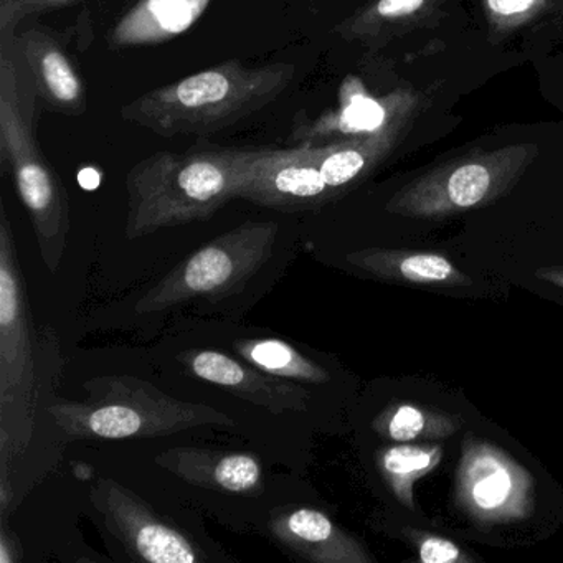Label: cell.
Returning <instances> with one entry per match:
<instances>
[{"instance_id":"1","label":"cell","mask_w":563,"mask_h":563,"mask_svg":"<svg viewBox=\"0 0 563 563\" xmlns=\"http://www.w3.org/2000/svg\"><path fill=\"white\" fill-rule=\"evenodd\" d=\"M295 77L288 62L227 60L141 95L120 114L161 137L209 136L275 103Z\"/></svg>"},{"instance_id":"2","label":"cell","mask_w":563,"mask_h":563,"mask_svg":"<svg viewBox=\"0 0 563 563\" xmlns=\"http://www.w3.org/2000/svg\"><path fill=\"white\" fill-rule=\"evenodd\" d=\"M252 150H209L176 154L161 151L131 167L126 176V239L203 222L230 200Z\"/></svg>"},{"instance_id":"3","label":"cell","mask_w":563,"mask_h":563,"mask_svg":"<svg viewBox=\"0 0 563 563\" xmlns=\"http://www.w3.org/2000/svg\"><path fill=\"white\" fill-rule=\"evenodd\" d=\"M85 390V400L57 398L48 407L52 421L68 441L166 437L206 424H235L209 405L179 400L128 375L95 378Z\"/></svg>"},{"instance_id":"4","label":"cell","mask_w":563,"mask_h":563,"mask_svg":"<svg viewBox=\"0 0 563 563\" xmlns=\"http://www.w3.org/2000/svg\"><path fill=\"white\" fill-rule=\"evenodd\" d=\"M34 107L24 98L18 65L8 44L0 45V164L11 174L31 217L42 260L57 273L70 235V202L60 177L45 159L34 131Z\"/></svg>"},{"instance_id":"5","label":"cell","mask_w":563,"mask_h":563,"mask_svg":"<svg viewBox=\"0 0 563 563\" xmlns=\"http://www.w3.org/2000/svg\"><path fill=\"white\" fill-rule=\"evenodd\" d=\"M41 398V341L19 266L14 230L0 203V460L21 456Z\"/></svg>"},{"instance_id":"6","label":"cell","mask_w":563,"mask_h":563,"mask_svg":"<svg viewBox=\"0 0 563 563\" xmlns=\"http://www.w3.org/2000/svg\"><path fill=\"white\" fill-rule=\"evenodd\" d=\"M278 235V223L253 220L222 233L167 273L140 299L136 311L163 312L192 299L240 291L272 258Z\"/></svg>"},{"instance_id":"7","label":"cell","mask_w":563,"mask_h":563,"mask_svg":"<svg viewBox=\"0 0 563 563\" xmlns=\"http://www.w3.org/2000/svg\"><path fill=\"white\" fill-rule=\"evenodd\" d=\"M454 504L479 529L519 522L533 512L536 479L503 448L467 434L454 476Z\"/></svg>"},{"instance_id":"8","label":"cell","mask_w":563,"mask_h":563,"mask_svg":"<svg viewBox=\"0 0 563 563\" xmlns=\"http://www.w3.org/2000/svg\"><path fill=\"white\" fill-rule=\"evenodd\" d=\"M325 147L301 144L288 150H252L239 199L283 212L318 209L335 194L321 173Z\"/></svg>"},{"instance_id":"9","label":"cell","mask_w":563,"mask_h":563,"mask_svg":"<svg viewBox=\"0 0 563 563\" xmlns=\"http://www.w3.org/2000/svg\"><path fill=\"white\" fill-rule=\"evenodd\" d=\"M91 500L104 526L141 562L196 563L206 556L189 536L157 517L153 507L117 481L100 479Z\"/></svg>"},{"instance_id":"10","label":"cell","mask_w":563,"mask_h":563,"mask_svg":"<svg viewBox=\"0 0 563 563\" xmlns=\"http://www.w3.org/2000/svg\"><path fill=\"white\" fill-rule=\"evenodd\" d=\"M5 44L11 47L19 70H24L31 93L42 101L45 110L65 117L87 113L88 97L84 78L54 35L34 29L14 35Z\"/></svg>"},{"instance_id":"11","label":"cell","mask_w":563,"mask_h":563,"mask_svg":"<svg viewBox=\"0 0 563 563\" xmlns=\"http://www.w3.org/2000/svg\"><path fill=\"white\" fill-rule=\"evenodd\" d=\"M187 367L200 380L225 388L275 415L308 410L311 395L298 382L243 364L219 351H196L186 357Z\"/></svg>"},{"instance_id":"12","label":"cell","mask_w":563,"mask_h":563,"mask_svg":"<svg viewBox=\"0 0 563 563\" xmlns=\"http://www.w3.org/2000/svg\"><path fill=\"white\" fill-rule=\"evenodd\" d=\"M275 539L312 563H372L374 556L351 533L312 507H292L269 522Z\"/></svg>"},{"instance_id":"13","label":"cell","mask_w":563,"mask_h":563,"mask_svg":"<svg viewBox=\"0 0 563 563\" xmlns=\"http://www.w3.org/2000/svg\"><path fill=\"white\" fill-rule=\"evenodd\" d=\"M156 463L186 483L222 493H253L262 486L263 467L258 457L235 451L173 448Z\"/></svg>"},{"instance_id":"14","label":"cell","mask_w":563,"mask_h":563,"mask_svg":"<svg viewBox=\"0 0 563 563\" xmlns=\"http://www.w3.org/2000/svg\"><path fill=\"white\" fill-rule=\"evenodd\" d=\"M212 0H137L110 35L113 48L164 44L186 34L200 21Z\"/></svg>"},{"instance_id":"15","label":"cell","mask_w":563,"mask_h":563,"mask_svg":"<svg viewBox=\"0 0 563 563\" xmlns=\"http://www.w3.org/2000/svg\"><path fill=\"white\" fill-rule=\"evenodd\" d=\"M345 262L368 275L405 285L430 288H457L471 285L470 276L441 253L367 249L349 253L345 255Z\"/></svg>"},{"instance_id":"16","label":"cell","mask_w":563,"mask_h":563,"mask_svg":"<svg viewBox=\"0 0 563 563\" xmlns=\"http://www.w3.org/2000/svg\"><path fill=\"white\" fill-rule=\"evenodd\" d=\"M443 446L438 443H398L378 451L375 463L395 499L415 510V484L440 466Z\"/></svg>"},{"instance_id":"17","label":"cell","mask_w":563,"mask_h":563,"mask_svg":"<svg viewBox=\"0 0 563 563\" xmlns=\"http://www.w3.org/2000/svg\"><path fill=\"white\" fill-rule=\"evenodd\" d=\"M460 417L420 405L397 401L388 405L374 421V430L394 443H427L444 440L460 430Z\"/></svg>"},{"instance_id":"18","label":"cell","mask_w":563,"mask_h":563,"mask_svg":"<svg viewBox=\"0 0 563 563\" xmlns=\"http://www.w3.org/2000/svg\"><path fill=\"white\" fill-rule=\"evenodd\" d=\"M236 354L263 372L305 384H328V371L282 339H246L235 344Z\"/></svg>"},{"instance_id":"19","label":"cell","mask_w":563,"mask_h":563,"mask_svg":"<svg viewBox=\"0 0 563 563\" xmlns=\"http://www.w3.org/2000/svg\"><path fill=\"white\" fill-rule=\"evenodd\" d=\"M371 154L365 146H328L321 161V173L334 192L351 186L367 169Z\"/></svg>"},{"instance_id":"20","label":"cell","mask_w":563,"mask_h":563,"mask_svg":"<svg viewBox=\"0 0 563 563\" xmlns=\"http://www.w3.org/2000/svg\"><path fill=\"white\" fill-rule=\"evenodd\" d=\"M407 539L413 543L418 550V560L423 563H474L471 553H467L463 547L457 545L453 540L446 537L437 536V533L423 532V530H405Z\"/></svg>"},{"instance_id":"21","label":"cell","mask_w":563,"mask_h":563,"mask_svg":"<svg viewBox=\"0 0 563 563\" xmlns=\"http://www.w3.org/2000/svg\"><path fill=\"white\" fill-rule=\"evenodd\" d=\"M77 0H0V44L11 42L15 29L32 15L67 8Z\"/></svg>"},{"instance_id":"22","label":"cell","mask_w":563,"mask_h":563,"mask_svg":"<svg viewBox=\"0 0 563 563\" xmlns=\"http://www.w3.org/2000/svg\"><path fill=\"white\" fill-rule=\"evenodd\" d=\"M385 108L372 98L357 97L338 117L342 133H374L384 124Z\"/></svg>"},{"instance_id":"23","label":"cell","mask_w":563,"mask_h":563,"mask_svg":"<svg viewBox=\"0 0 563 563\" xmlns=\"http://www.w3.org/2000/svg\"><path fill=\"white\" fill-rule=\"evenodd\" d=\"M424 0H378L375 5V18L397 19L413 14L423 5Z\"/></svg>"},{"instance_id":"24","label":"cell","mask_w":563,"mask_h":563,"mask_svg":"<svg viewBox=\"0 0 563 563\" xmlns=\"http://www.w3.org/2000/svg\"><path fill=\"white\" fill-rule=\"evenodd\" d=\"M21 560V549L14 533H9L8 523L2 522L0 532V563H15Z\"/></svg>"},{"instance_id":"25","label":"cell","mask_w":563,"mask_h":563,"mask_svg":"<svg viewBox=\"0 0 563 563\" xmlns=\"http://www.w3.org/2000/svg\"><path fill=\"white\" fill-rule=\"evenodd\" d=\"M532 4L533 0H489L490 8L499 14H519Z\"/></svg>"},{"instance_id":"26","label":"cell","mask_w":563,"mask_h":563,"mask_svg":"<svg viewBox=\"0 0 563 563\" xmlns=\"http://www.w3.org/2000/svg\"><path fill=\"white\" fill-rule=\"evenodd\" d=\"M536 276L542 282L563 288V266H550V268H539Z\"/></svg>"},{"instance_id":"27","label":"cell","mask_w":563,"mask_h":563,"mask_svg":"<svg viewBox=\"0 0 563 563\" xmlns=\"http://www.w3.org/2000/svg\"><path fill=\"white\" fill-rule=\"evenodd\" d=\"M75 476L80 477V479L87 481L93 476V471L91 467L85 466V464H75Z\"/></svg>"}]
</instances>
